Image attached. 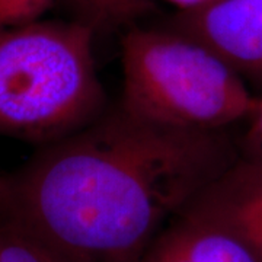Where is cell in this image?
<instances>
[{
	"mask_svg": "<svg viewBox=\"0 0 262 262\" xmlns=\"http://www.w3.org/2000/svg\"><path fill=\"white\" fill-rule=\"evenodd\" d=\"M239 159L233 128L172 127L118 102L8 175L0 215L72 262H140Z\"/></svg>",
	"mask_w": 262,
	"mask_h": 262,
	"instance_id": "1",
	"label": "cell"
},
{
	"mask_svg": "<svg viewBox=\"0 0 262 262\" xmlns=\"http://www.w3.org/2000/svg\"><path fill=\"white\" fill-rule=\"evenodd\" d=\"M124 88L131 113L188 130H229L253 111L258 96L210 48L166 28L127 29L121 38Z\"/></svg>",
	"mask_w": 262,
	"mask_h": 262,
	"instance_id": "3",
	"label": "cell"
},
{
	"mask_svg": "<svg viewBox=\"0 0 262 262\" xmlns=\"http://www.w3.org/2000/svg\"><path fill=\"white\" fill-rule=\"evenodd\" d=\"M72 10L73 20L95 34H110L137 27L140 19L156 10V0H63Z\"/></svg>",
	"mask_w": 262,
	"mask_h": 262,
	"instance_id": "7",
	"label": "cell"
},
{
	"mask_svg": "<svg viewBox=\"0 0 262 262\" xmlns=\"http://www.w3.org/2000/svg\"><path fill=\"white\" fill-rule=\"evenodd\" d=\"M56 0H0V31L39 19Z\"/></svg>",
	"mask_w": 262,
	"mask_h": 262,
	"instance_id": "10",
	"label": "cell"
},
{
	"mask_svg": "<svg viewBox=\"0 0 262 262\" xmlns=\"http://www.w3.org/2000/svg\"><path fill=\"white\" fill-rule=\"evenodd\" d=\"M166 28L200 41L244 80L262 86V0H217L177 12Z\"/></svg>",
	"mask_w": 262,
	"mask_h": 262,
	"instance_id": "4",
	"label": "cell"
},
{
	"mask_svg": "<svg viewBox=\"0 0 262 262\" xmlns=\"http://www.w3.org/2000/svg\"><path fill=\"white\" fill-rule=\"evenodd\" d=\"M182 213L226 230L262 262V165L239 159Z\"/></svg>",
	"mask_w": 262,
	"mask_h": 262,
	"instance_id": "5",
	"label": "cell"
},
{
	"mask_svg": "<svg viewBox=\"0 0 262 262\" xmlns=\"http://www.w3.org/2000/svg\"><path fill=\"white\" fill-rule=\"evenodd\" d=\"M140 262H259L239 239L210 222L178 214L163 227Z\"/></svg>",
	"mask_w": 262,
	"mask_h": 262,
	"instance_id": "6",
	"label": "cell"
},
{
	"mask_svg": "<svg viewBox=\"0 0 262 262\" xmlns=\"http://www.w3.org/2000/svg\"><path fill=\"white\" fill-rule=\"evenodd\" d=\"M242 124L244 130L237 134L241 159L262 165V96H258L253 111Z\"/></svg>",
	"mask_w": 262,
	"mask_h": 262,
	"instance_id": "9",
	"label": "cell"
},
{
	"mask_svg": "<svg viewBox=\"0 0 262 262\" xmlns=\"http://www.w3.org/2000/svg\"><path fill=\"white\" fill-rule=\"evenodd\" d=\"M95 35L73 19H35L0 31V136L41 147L106 111Z\"/></svg>",
	"mask_w": 262,
	"mask_h": 262,
	"instance_id": "2",
	"label": "cell"
},
{
	"mask_svg": "<svg viewBox=\"0 0 262 262\" xmlns=\"http://www.w3.org/2000/svg\"><path fill=\"white\" fill-rule=\"evenodd\" d=\"M5 191H6V177H0V201L5 196Z\"/></svg>",
	"mask_w": 262,
	"mask_h": 262,
	"instance_id": "12",
	"label": "cell"
},
{
	"mask_svg": "<svg viewBox=\"0 0 262 262\" xmlns=\"http://www.w3.org/2000/svg\"><path fill=\"white\" fill-rule=\"evenodd\" d=\"M170 5H173L175 8H178V12H187V10L200 9L208 6L211 3H214L217 0H165Z\"/></svg>",
	"mask_w": 262,
	"mask_h": 262,
	"instance_id": "11",
	"label": "cell"
},
{
	"mask_svg": "<svg viewBox=\"0 0 262 262\" xmlns=\"http://www.w3.org/2000/svg\"><path fill=\"white\" fill-rule=\"evenodd\" d=\"M0 262H72L0 215Z\"/></svg>",
	"mask_w": 262,
	"mask_h": 262,
	"instance_id": "8",
	"label": "cell"
}]
</instances>
